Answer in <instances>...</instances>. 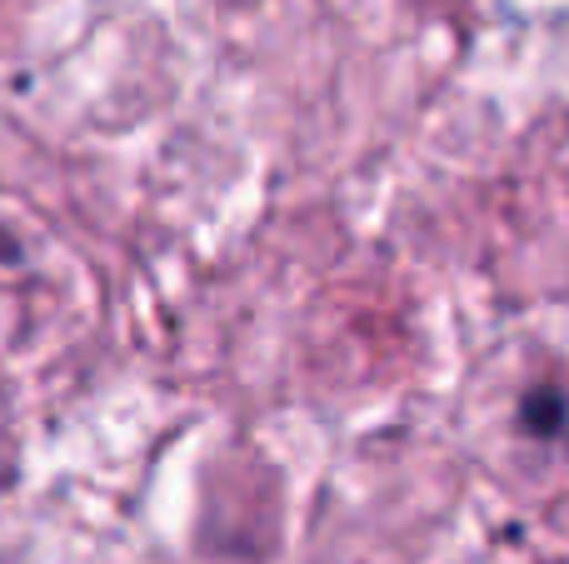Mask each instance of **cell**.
<instances>
[{
	"label": "cell",
	"instance_id": "6da1fadb",
	"mask_svg": "<svg viewBox=\"0 0 569 564\" xmlns=\"http://www.w3.org/2000/svg\"><path fill=\"white\" fill-rule=\"evenodd\" d=\"M565 420H569V405L560 400V390H535V395L525 400V425H530L540 440L560 435Z\"/></svg>",
	"mask_w": 569,
	"mask_h": 564
}]
</instances>
